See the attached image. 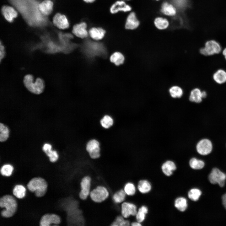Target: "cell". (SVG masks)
I'll use <instances>...</instances> for the list:
<instances>
[{
    "instance_id": "obj_1",
    "label": "cell",
    "mask_w": 226,
    "mask_h": 226,
    "mask_svg": "<svg viewBox=\"0 0 226 226\" xmlns=\"http://www.w3.org/2000/svg\"><path fill=\"white\" fill-rule=\"evenodd\" d=\"M21 13L28 24L43 27L47 25V18L40 12L37 0H8Z\"/></svg>"
},
{
    "instance_id": "obj_2",
    "label": "cell",
    "mask_w": 226,
    "mask_h": 226,
    "mask_svg": "<svg viewBox=\"0 0 226 226\" xmlns=\"http://www.w3.org/2000/svg\"><path fill=\"white\" fill-rule=\"evenodd\" d=\"M0 207L5 208L1 211V215L4 218H9L13 217L16 212L18 203L13 196L6 194L0 198Z\"/></svg>"
},
{
    "instance_id": "obj_3",
    "label": "cell",
    "mask_w": 226,
    "mask_h": 226,
    "mask_svg": "<svg viewBox=\"0 0 226 226\" xmlns=\"http://www.w3.org/2000/svg\"><path fill=\"white\" fill-rule=\"evenodd\" d=\"M23 83L28 91L36 94L42 93L45 87V82L42 78H37L35 79L34 76L31 74H27L24 76Z\"/></svg>"
},
{
    "instance_id": "obj_4",
    "label": "cell",
    "mask_w": 226,
    "mask_h": 226,
    "mask_svg": "<svg viewBox=\"0 0 226 226\" xmlns=\"http://www.w3.org/2000/svg\"><path fill=\"white\" fill-rule=\"evenodd\" d=\"M29 190L34 192L38 197L44 196L48 188V183L43 178L40 177H35L31 179L27 185Z\"/></svg>"
},
{
    "instance_id": "obj_5",
    "label": "cell",
    "mask_w": 226,
    "mask_h": 226,
    "mask_svg": "<svg viewBox=\"0 0 226 226\" xmlns=\"http://www.w3.org/2000/svg\"><path fill=\"white\" fill-rule=\"evenodd\" d=\"M222 50L219 43L214 40L207 41L205 44L204 46L199 50L200 53L204 56L213 55L219 53Z\"/></svg>"
},
{
    "instance_id": "obj_6",
    "label": "cell",
    "mask_w": 226,
    "mask_h": 226,
    "mask_svg": "<svg viewBox=\"0 0 226 226\" xmlns=\"http://www.w3.org/2000/svg\"><path fill=\"white\" fill-rule=\"evenodd\" d=\"M109 193L107 189L102 186H98L90 192L91 199L94 202L100 203L104 201L108 197Z\"/></svg>"
},
{
    "instance_id": "obj_7",
    "label": "cell",
    "mask_w": 226,
    "mask_h": 226,
    "mask_svg": "<svg viewBox=\"0 0 226 226\" xmlns=\"http://www.w3.org/2000/svg\"><path fill=\"white\" fill-rule=\"evenodd\" d=\"M210 182L213 184H218L221 187L224 186L226 174L216 168H213L208 176Z\"/></svg>"
},
{
    "instance_id": "obj_8",
    "label": "cell",
    "mask_w": 226,
    "mask_h": 226,
    "mask_svg": "<svg viewBox=\"0 0 226 226\" xmlns=\"http://www.w3.org/2000/svg\"><path fill=\"white\" fill-rule=\"evenodd\" d=\"M61 218L58 215L46 213L41 217L39 225L40 226H50L52 225L57 226L61 223Z\"/></svg>"
},
{
    "instance_id": "obj_9",
    "label": "cell",
    "mask_w": 226,
    "mask_h": 226,
    "mask_svg": "<svg viewBox=\"0 0 226 226\" xmlns=\"http://www.w3.org/2000/svg\"><path fill=\"white\" fill-rule=\"evenodd\" d=\"M196 150L200 155H206L210 153L212 151L213 145L211 141L208 139L201 140L196 145Z\"/></svg>"
},
{
    "instance_id": "obj_10",
    "label": "cell",
    "mask_w": 226,
    "mask_h": 226,
    "mask_svg": "<svg viewBox=\"0 0 226 226\" xmlns=\"http://www.w3.org/2000/svg\"><path fill=\"white\" fill-rule=\"evenodd\" d=\"M131 9V7L126 4L123 0H117L111 4L109 10L111 14H115L120 12H128L130 11Z\"/></svg>"
},
{
    "instance_id": "obj_11",
    "label": "cell",
    "mask_w": 226,
    "mask_h": 226,
    "mask_svg": "<svg viewBox=\"0 0 226 226\" xmlns=\"http://www.w3.org/2000/svg\"><path fill=\"white\" fill-rule=\"evenodd\" d=\"M87 27L88 24L87 23L83 21H81L76 24L73 26L72 32L78 38H85L89 35Z\"/></svg>"
},
{
    "instance_id": "obj_12",
    "label": "cell",
    "mask_w": 226,
    "mask_h": 226,
    "mask_svg": "<svg viewBox=\"0 0 226 226\" xmlns=\"http://www.w3.org/2000/svg\"><path fill=\"white\" fill-rule=\"evenodd\" d=\"M91 178L88 176L84 177L80 182V191L79 196L83 200L86 199L90 193Z\"/></svg>"
},
{
    "instance_id": "obj_13",
    "label": "cell",
    "mask_w": 226,
    "mask_h": 226,
    "mask_svg": "<svg viewBox=\"0 0 226 226\" xmlns=\"http://www.w3.org/2000/svg\"><path fill=\"white\" fill-rule=\"evenodd\" d=\"M137 212V208L134 204L126 202L122 204L121 213L124 218H128L130 215L136 216Z\"/></svg>"
},
{
    "instance_id": "obj_14",
    "label": "cell",
    "mask_w": 226,
    "mask_h": 226,
    "mask_svg": "<svg viewBox=\"0 0 226 226\" xmlns=\"http://www.w3.org/2000/svg\"><path fill=\"white\" fill-rule=\"evenodd\" d=\"M53 22L54 24L60 29H67L69 26V23L66 16L60 13H57L54 16Z\"/></svg>"
},
{
    "instance_id": "obj_15",
    "label": "cell",
    "mask_w": 226,
    "mask_h": 226,
    "mask_svg": "<svg viewBox=\"0 0 226 226\" xmlns=\"http://www.w3.org/2000/svg\"><path fill=\"white\" fill-rule=\"evenodd\" d=\"M88 31L91 38L96 40L103 39L106 33L105 30L100 27L93 26L91 27Z\"/></svg>"
},
{
    "instance_id": "obj_16",
    "label": "cell",
    "mask_w": 226,
    "mask_h": 226,
    "mask_svg": "<svg viewBox=\"0 0 226 226\" xmlns=\"http://www.w3.org/2000/svg\"><path fill=\"white\" fill-rule=\"evenodd\" d=\"M139 22L137 19L134 12L130 13L128 15L126 21L125 28L128 30H134L138 27Z\"/></svg>"
},
{
    "instance_id": "obj_17",
    "label": "cell",
    "mask_w": 226,
    "mask_h": 226,
    "mask_svg": "<svg viewBox=\"0 0 226 226\" xmlns=\"http://www.w3.org/2000/svg\"><path fill=\"white\" fill-rule=\"evenodd\" d=\"M2 12L5 19L9 22L13 21L18 15L17 12L13 7L7 6L3 7Z\"/></svg>"
},
{
    "instance_id": "obj_18",
    "label": "cell",
    "mask_w": 226,
    "mask_h": 226,
    "mask_svg": "<svg viewBox=\"0 0 226 226\" xmlns=\"http://www.w3.org/2000/svg\"><path fill=\"white\" fill-rule=\"evenodd\" d=\"M53 3L51 0H45L40 3L39 8L41 13L44 16L50 14L53 10Z\"/></svg>"
},
{
    "instance_id": "obj_19",
    "label": "cell",
    "mask_w": 226,
    "mask_h": 226,
    "mask_svg": "<svg viewBox=\"0 0 226 226\" xmlns=\"http://www.w3.org/2000/svg\"><path fill=\"white\" fill-rule=\"evenodd\" d=\"M51 145L48 143H45L42 148L43 151L49 157L50 162L54 163L56 162L58 159V155L56 151L52 150Z\"/></svg>"
},
{
    "instance_id": "obj_20",
    "label": "cell",
    "mask_w": 226,
    "mask_h": 226,
    "mask_svg": "<svg viewBox=\"0 0 226 226\" xmlns=\"http://www.w3.org/2000/svg\"><path fill=\"white\" fill-rule=\"evenodd\" d=\"M176 167L175 163L171 160H167L162 165L161 169L163 173L167 176H170L173 171L176 170Z\"/></svg>"
},
{
    "instance_id": "obj_21",
    "label": "cell",
    "mask_w": 226,
    "mask_h": 226,
    "mask_svg": "<svg viewBox=\"0 0 226 226\" xmlns=\"http://www.w3.org/2000/svg\"><path fill=\"white\" fill-rule=\"evenodd\" d=\"M213 78L217 83L222 84L226 82V71L220 69L217 70L213 74Z\"/></svg>"
},
{
    "instance_id": "obj_22",
    "label": "cell",
    "mask_w": 226,
    "mask_h": 226,
    "mask_svg": "<svg viewBox=\"0 0 226 226\" xmlns=\"http://www.w3.org/2000/svg\"><path fill=\"white\" fill-rule=\"evenodd\" d=\"M202 91L199 88H195L191 90L189 97L190 101L199 103L202 102Z\"/></svg>"
},
{
    "instance_id": "obj_23",
    "label": "cell",
    "mask_w": 226,
    "mask_h": 226,
    "mask_svg": "<svg viewBox=\"0 0 226 226\" xmlns=\"http://www.w3.org/2000/svg\"><path fill=\"white\" fill-rule=\"evenodd\" d=\"M161 11L163 14L168 16H174L176 13L175 7L173 5L167 2L163 3Z\"/></svg>"
},
{
    "instance_id": "obj_24",
    "label": "cell",
    "mask_w": 226,
    "mask_h": 226,
    "mask_svg": "<svg viewBox=\"0 0 226 226\" xmlns=\"http://www.w3.org/2000/svg\"><path fill=\"white\" fill-rule=\"evenodd\" d=\"M174 205L179 211L184 212L187 207V200L186 198L183 197H178L175 200Z\"/></svg>"
},
{
    "instance_id": "obj_25",
    "label": "cell",
    "mask_w": 226,
    "mask_h": 226,
    "mask_svg": "<svg viewBox=\"0 0 226 226\" xmlns=\"http://www.w3.org/2000/svg\"><path fill=\"white\" fill-rule=\"evenodd\" d=\"M150 183L146 180H141L138 184L137 188L140 192L145 194L149 192L151 189Z\"/></svg>"
},
{
    "instance_id": "obj_26",
    "label": "cell",
    "mask_w": 226,
    "mask_h": 226,
    "mask_svg": "<svg viewBox=\"0 0 226 226\" xmlns=\"http://www.w3.org/2000/svg\"><path fill=\"white\" fill-rule=\"evenodd\" d=\"M110 59L111 62L116 65L119 66L124 63L125 57L121 53L116 52L111 55Z\"/></svg>"
},
{
    "instance_id": "obj_27",
    "label": "cell",
    "mask_w": 226,
    "mask_h": 226,
    "mask_svg": "<svg viewBox=\"0 0 226 226\" xmlns=\"http://www.w3.org/2000/svg\"><path fill=\"white\" fill-rule=\"evenodd\" d=\"M26 191V189L24 186L20 185H17L13 188V193L17 198L21 199L25 196Z\"/></svg>"
},
{
    "instance_id": "obj_28",
    "label": "cell",
    "mask_w": 226,
    "mask_h": 226,
    "mask_svg": "<svg viewBox=\"0 0 226 226\" xmlns=\"http://www.w3.org/2000/svg\"><path fill=\"white\" fill-rule=\"evenodd\" d=\"M154 24L157 28L162 30L166 29L168 27L169 22L166 19L159 17L155 19Z\"/></svg>"
},
{
    "instance_id": "obj_29",
    "label": "cell",
    "mask_w": 226,
    "mask_h": 226,
    "mask_svg": "<svg viewBox=\"0 0 226 226\" xmlns=\"http://www.w3.org/2000/svg\"><path fill=\"white\" fill-rule=\"evenodd\" d=\"M169 93L173 98H180L183 95V91L180 87L175 85L171 87L169 89Z\"/></svg>"
},
{
    "instance_id": "obj_30",
    "label": "cell",
    "mask_w": 226,
    "mask_h": 226,
    "mask_svg": "<svg viewBox=\"0 0 226 226\" xmlns=\"http://www.w3.org/2000/svg\"><path fill=\"white\" fill-rule=\"evenodd\" d=\"M148 207L145 206H142L138 209L136 214L137 221L141 223L145 219L146 214L148 213Z\"/></svg>"
},
{
    "instance_id": "obj_31",
    "label": "cell",
    "mask_w": 226,
    "mask_h": 226,
    "mask_svg": "<svg viewBox=\"0 0 226 226\" xmlns=\"http://www.w3.org/2000/svg\"><path fill=\"white\" fill-rule=\"evenodd\" d=\"M8 128L3 123H0V141L4 142L6 141L9 136Z\"/></svg>"
},
{
    "instance_id": "obj_32",
    "label": "cell",
    "mask_w": 226,
    "mask_h": 226,
    "mask_svg": "<svg viewBox=\"0 0 226 226\" xmlns=\"http://www.w3.org/2000/svg\"><path fill=\"white\" fill-rule=\"evenodd\" d=\"M190 167L195 170H200L203 168L205 165L204 162L202 160L193 158L190 159L189 162Z\"/></svg>"
},
{
    "instance_id": "obj_33",
    "label": "cell",
    "mask_w": 226,
    "mask_h": 226,
    "mask_svg": "<svg viewBox=\"0 0 226 226\" xmlns=\"http://www.w3.org/2000/svg\"><path fill=\"white\" fill-rule=\"evenodd\" d=\"M126 194L124 190L121 189L114 194L113 196V200L116 203H121L125 200Z\"/></svg>"
},
{
    "instance_id": "obj_34",
    "label": "cell",
    "mask_w": 226,
    "mask_h": 226,
    "mask_svg": "<svg viewBox=\"0 0 226 226\" xmlns=\"http://www.w3.org/2000/svg\"><path fill=\"white\" fill-rule=\"evenodd\" d=\"M202 194L201 191L198 189L193 188L188 192V197L192 201H198Z\"/></svg>"
},
{
    "instance_id": "obj_35",
    "label": "cell",
    "mask_w": 226,
    "mask_h": 226,
    "mask_svg": "<svg viewBox=\"0 0 226 226\" xmlns=\"http://www.w3.org/2000/svg\"><path fill=\"white\" fill-rule=\"evenodd\" d=\"M130 225L129 221L125 220L122 216H118L110 225L112 226H128Z\"/></svg>"
},
{
    "instance_id": "obj_36",
    "label": "cell",
    "mask_w": 226,
    "mask_h": 226,
    "mask_svg": "<svg viewBox=\"0 0 226 226\" xmlns=\"http://www.w3.org/2000/svg\"><path fill=\"white\" fill-rule=\"evenodd\" d=\"M100 149V143L98 141L93 139L89 141L87 143L86 149L89 152L94 151Z\"/></svg>"
},
{
    "instance_id": "obj_37",
    "label": "cell",
    "mask_w": 226,
    "mask_h": 226,
    "mask_svg": "<svg viewBox=\"0 0 226 226\" xmlns=\"http://www.w3.org/2000/svg\"><path fill=\"white\" fill-rule=\"evenodd\" d=\"M13 170V167L11 164H5L1 167L0 173L3 176H9L12 175Z\"/></svg>"
},
{
    "instance_id": "obj_38",
    "label": "cell",
    "mask_w": 226,
    "mask_h": 226,
    "mask_svg": "<svg viewBox=\"0 0 226 226\" xmlns=\"http://www.w3.org/2000/svg\"><path fill=\"white\" fill-rule=\"evenodd\" d=\"M113 121L109 116L105 115L101 119L100 123L101 126L105 128H108L112 125Z\"/></svg>"
},
{
    "instance_id": "obj_39",
    "label": "cell",
    "mask_w": 226,
    "mask_h": 226,
    "mask_svg": "<svg viewBox=\"0 0 226 226\" xmlns=\"http://www.w3.org/2000/svg\"><path fill=\"white\" fill-rule=\"evenodd\" d=\"M124 190L126 195L128 196H133L136 192L135 186L131 182L126 184Z\"/></svg>"
},
{
    "instance_id": "obj_40",
    "label": "cell",
    "mask_w": 226,
    "mask_h": 226,
    "mask_svg": "<svg viewBox=\"0 0 226 226\" xmlns=\"http://www.w3.org/2000/svg\"><path fill=\"white\" fill-rule=\"evenodd\" d=\"M174 4L178 8L184 9L189 5L188 0H172Z\"/></svg>"
},
{
    "instance_id": "obj_41",
    "label": "cell",
    "mask_w": 226,
    "mask_h": 226,
    "mask_svg": "<svg viewBox=\"0 0 226 226\" xmlns=\"http://www.w3.org/2000/svg\"><path fill=\"white\" fill-rule=\"evenodd\" d=\"M0 60L1 61L4 58L5 54V48L1 42L0 43Z\"/></svg>"
},
{
    "instance_id": "obj_42",
    "label": "cell",
    "mask_w": 226,
    "mask_h": 226,
    "mask_svg": "<svg viewBox=\"0 0 226 226\" xmlns=\"http://www.w3.org/2000/svg\"><path fill=\"white\" fill-rule=\"evenodd\" d=\"M222 204L226 209V193L224 194L222 197Z\"/></svg>"
},
{
    "instance_id": "obj_43",
    "label": "cell",
    "mask_w": 226,
    "mask_h": 226,
    "mask_svg": "<svg viewBox=\"0 0 226 226\" xmlns=\"http://www.w3.org/2000/svg\"><path fill=\"white\" fill-rule=\"evenodd\" d=\"M131 225L132 226H141L142 225L140 223L138 222H133L131 223Z\"/></svg>"
},
{
    "instance_id": "obj_44",
    "label": "cell",
    "mask_w": 226,
    "mask_h": 226,
    "mask_svg": "<svg viewBox=\"0 0 226 226\" xmlns=\"http://www.w3.org/2000/svg\"><path fill=\"white\" fill-rule=\"evenodd\" d=\"M83 1L87 3H92L94 2L96 0H82Z\"/></svg>"
},
{
    "instance_id": "obj_45",
    "label": "cell",
    "mask_w": 226,
    "mask_h": 226,
    "mask_svg": "<svg viewBox=\"0 0 226 226\" xmlns=\"http://www.w3.org/2000/svg\"><path fill=\"white\" fill-rule=\"evenodd\" d=\"M202 98H205L206 97L207 94V93L205 91H202Z\"/></svg>"
},
{
    "instance_id": "obj_46",
    "label": "cell",
    "mask_w": 226,
    "mask_h": 226,
    "mask_svg": "<svg viewBox=\"0 0 226 226\" xmlns=\"http://www.w3.org/2000/svg\"><path fill=\"white\" fill-rule=\"evenodd\" d=\"M222 53L224 56L225 60H226V47L224 48L223 50Z\"/></svg>"
},
{
    "instance_id": "obj_47",
    "label": "cell",
    "mask_w": 226,
    "mask_h": 226,
    "mask_svg": "<svg viewBox=\"0 0 226 226\" xmlns=\"http://www.w3.org/2000/svg\"></svg>"
},
{
    "instance_id": "obj_48",
    "label": "cell",
    "mask_w": 226,
    "mask_h": 226,
    "mask_svg": "<svg viewBox=\"0 0 226 226\" xmlns=\"http://www.w3.org/2000/svg\"><path fill=\"white\" fill-rule=\"evenodd\" d=\"M157 0V1H158V0Z\"/></svg>"
}]
</instances>
